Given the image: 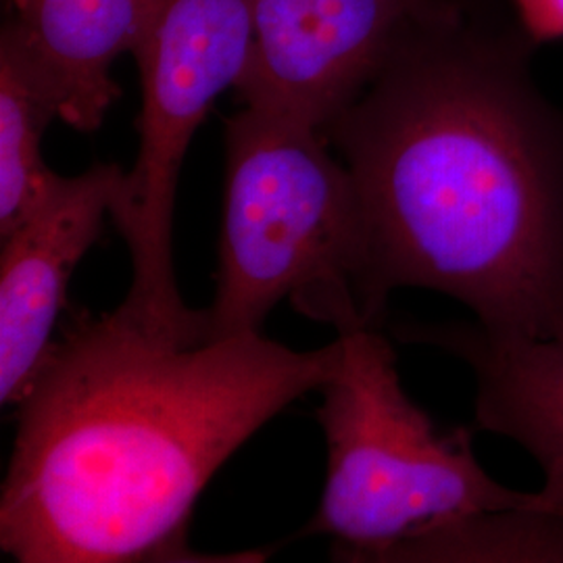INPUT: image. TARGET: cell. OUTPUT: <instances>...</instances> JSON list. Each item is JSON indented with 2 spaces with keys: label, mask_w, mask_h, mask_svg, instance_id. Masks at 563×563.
I'll return each mask as SVG.
<instances>
[{
  "label": "cell",
  "mask_w": 563,
  "mask_h": 563,
  "mask_svg": "<svg viewBox=\"0 0 563 563\" xmlns=\"http://www.w3.org/2000/svg\"><path fill=\"white\" fill-rule=\"evenodd\" d=\"M532 51L493 0L451 9L323 128L362 202L367 325L423 288L493 336L563 342V107Z\"/></svg>",
  "instance_id": "cell-1"
},
{
  "label": "cell",
  "mask_w": 563,
  "mask_h": 563,
  "mask_svg": "<svg viewBox=\"0 0 563 563\" xmlns=\"http://www.w3.org/2000/svg\"><path fill=\"white\" fill-rule=\"evenodd\" d=\"M336 363L339 341L184 339L120 307L76 320L18 405L2 551L20 563L207 562L186 541L202 488Z\"/></svg>",
  "instance_id": "cell-2"
},
{
  "label": "cell",
  "mask_w": 563,
  "mask_h": 563,
  "mask_svg": "<svg viewBox=\"0 0 563 563\" xmlns=\"http://www.w3.org/2000/svg\"><path fill=\"white\" fill-rule=\"evenodd\" d=\"M223 139L220 269L202 309L205 339L262 332L284 299L334 330L365 323L362 202L322 130L242 107L223 123Z\"/></svg>",
  "instance_id": "cell-3"
},
{
  "label": "cell",
  "mask_w": 563,
  "mask_h": 563,
  "mask_svg": "<svg viewBox=\"0 0 563 563\" xmlns=\"http://www.w3.org/2000/svg\"><path fill=\"white\" fill-rule=\"evenodd\" d=\"M339 363L322 388L328 446L322 501L301 530L328 537L332 560L376 563L409 532L486 509L544 505L543 490L497 483L465 428L441 432L402 390L397 355L378 325L336 330Z\"/></svg>",
  "instance_id": "cell-4"
},
{
  "label": "cell",
  "mask_w": 563,
  "mask_h": 563,
  "mask_svg": "<svg viewBox=\"0 0 563 563\" xmlns=\"http://www.w3.org/2000/svg\"><path fill=\"white\" fill-rule=\"evenodd\" d=\"M249 46V0H163L134 55L142 88L139 153L111 207L132 262V286L120 309L184 339L205 334L202 309L184 305L174 269L181 163L216 99L241 80Z\"/></svg>",
  "instance_id": "cell-5"
},
{
  "label": "cell",
  "mask_w": 563,
  "mask_h": 563,
  "mask_svg": "<svg viewBox=\"0 0 563 563\" xmlns=\"http://www.w3.org/2000/svg\"><path fill=\"white\" fill-rule=\"evenodd\" d=\"M470 2L249 0L251 46L234 90L242 107L323 130L420 25Z\"/></svg>",
  "instance_id": "cell-6"
},
{
  "label": "cell",
  "mask_w": 563,
  "mask_h": 563,
  "mask_svg": "<svg viewBox=\"0 0 563 563\" xmlns=\"http://www.w3.org/2000/svg\"><path fill=\"white\" fill-rule=\"evenodd\" d=\"M123 169L97 163L57 188L9 234L0 251V401L20 405L34 383L67 302V284L102 234Z\"/></svg>",
  "instance_id": "cell-7"
},
{
  "label": "cell",
  "mask_w": 563,
  "mask_h": 563,
  "mask_svg": "<svg viewBox=\"0 0 563 563\" xmlns=\"http://www.w3.org/2000/svg\"><path fill=\"white\" fill-rule=\"evenodd\" d=\"M163 0H7L2 32L57 104L59 121L97 132L120 99L113 65L136 55Z\"/></svg>",
  "instance_id": "cell-8"
},
{
  "label": "cell",
  "mask_w": 563,
  "mask_h": 563,
  "mask_svg": "<svg viewBox=\"0 0 563 563\" xmlns=\"http://www.w3.org/2000/svg\"><path fill=\"white\" fill-rule=\"evenodd\" d=\"M397 336L460 357L476 380V426L526 449L563 516V342L511 341L478 323H402Z\"/></svg>",
  "instance_id": "cell-9"
},
{
  "label": "cell",
  "mask_w": 563,
  "mask_h": 563,
  "mask_svg": "<svg viewBox=\"0 0 563 563\" xmlns=\"http://www.w3.org/2000/svg\"><path fill=\"white\" fill-rule=\"evenodd\" d=\"M376 563H563V516L547 504L455 516L409 532Z\"/></svg>",
  "instance_id": "cell-10"
},
{
  "label": "cell",
  "mask_w": 563,
  "mask_h": 563,
  "mask_svg": "<svg viewBox=\"0 0 563 563\" xmlns=\"http://www.w3.org/2000/svg\"><path fill=\"white\" fill-rule=\"evenodd\" d=\"M57 104L18 44L0 34V236L9 234L59 184L42 155Z\"/></svg>",
  "instance_id": "cell-11"
},
{
  "label": "cell",
  "mask_w": 563,
  "mask_h": 563,
  "mask_svg": "<svg viewBox=\"0 0 563 563\" xmlns=\"http://www.w3.org/2000/svg\"><path fill=\"white\" fill-rule=\"evenodd\" d=\"M509 11L534 46L563 41V0H507Z\"/></svg>",
  "instance_id": "cell-12"
}]
</instances>
